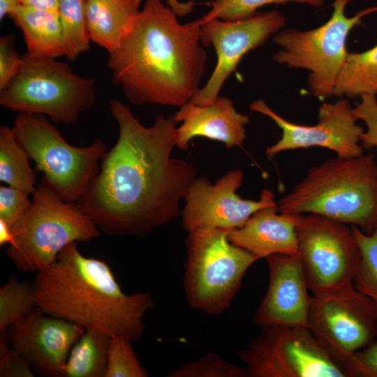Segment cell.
Wrapping results in <instances>:
<instances>
[{
    "mask_svg": "<svg viewBox=\"0 0 377 377\" xmlns=\"http://www.w3.org/2000/svg\"><path fill=\"white\" fill-rule=\"evenodd\" d=\"M31 284L36 307L45 313L132 341L142 338L145 315L154 308L147 292L124 293L106 262L82 255L77 242L36 272Z\"/></svg>",
    "mask_w": 377,
    "mask_h": 377,
    "instance_id": "3",
    "label": "cell"
},
{
    "mask_svg": "<svg viewBox=\"0 0 377 377\" xmlns=\"http://www.w3.org/2000/svg\"><path fill=\"white\" fill-rule=\"evenodd\" d=\"M19 0H0V19L2 20L3 17L13 13L15 9L20 6Z\"/></svg>",
    "mask_w": 377,
    "mask_h": 377,
    "instance_id": "39",
    "label": "cell"
},
{
    "mask_svg": "<svg viewBox=\"0 0 377 377\" xmlns=\"http://www.w3.org/2000/svg\"><path fill=\"white\" fill-rule=\"evenodd\" d=\"M352 0H334L330 20L314 29L278 31L273 43L281 49L273 60L290 68L309 71L307 86L313 96L326 98L333 96L338 76L348 52L346 41L350 31L362 23V18L377 11V6L363 9L347 17L345 8Z\"/></svg>",
    "mask_w": 377,
    "mask_h": 377,
    "instance_id": "9",
    "label": "cell"
},
{
    "mask_svg": "<svg viewBox=\"0 0 377 377\" xmlns=\"http://www.w3.org/2000/svg\"><path fill=\"white\" fill-rule=\"evenodd\" d=\"M29 157L17 140L12 128L0 126V181L32 194L36 188V175Z\"/></svg>",
    "mask_w": 377,
    "mask_h": 377,
    "instance_id": "24",
    "label": "cell"
},
{
    "mask_svg": "<svg viewBox=\"0 0 377 377\" xmlns=\"http://www.w3.org/2000/svg\"><path fill=\"white\" fill-rule=\"evenodd\" d=\"M307 327L344 369L357 351L376 339L377 315L371 301L352 287L311 297Z\"/></svg>",
    "mask_w": 377,
    "mask_h": 377,
    "instance_id": "12",
    "label": "cell"
},
{
    "mask_svg": "<svg viewBox=\"0 0 377 377\" xmlns=\"http://www.w3.org/2000/svg\"><path fill=\"white\" fill-rule=\"evenodd\" d=\"M57 10L61 27L64 56L74 61L90 47L85 0H59Z\"/></svg>",
    "mask_w": 377,
    "mask_h": 377,
    "instance_id": "25",
    "label": "cell"
},
{
    "mask_svg": "<svg viewBox=\"0 0 377 377\" xmlns=\"http://www.w3.org/2000/svg\"><path fill=\"white\" fill-rule=\"evenodd\" d=\"M31 195V208L13 228V241L6 249L19 271H42L68 244L99 237L101 230L79 203L63 200L43 180Z\"/></svg>",
    "mask_w": 377,
    "mask_h": 377,
    "instance_id": "5",
    "label": "cell"
},
{
    "mask_svg": "<svg viewBox=\"0 0 377 377\" xmlns=\"http://www.w3.org/2000/svg\"><path fill=\"white\" fill-rule=\"evenodd\" d=\"M357 241L361 258L353 281L354 287L372 302L377 315V224L371 234L350 225Z\"/></svg>",
    "mask_w": 377,
    "mask_h": 377,
    "instance_id": "26",
    "label": "cell"
},
{
    "mask_svg": "<svg viewBox=\"0 0 377 377\" xmlns=\"http://www.w3.org/2000/svg\"><path fill=\"white\" fill-rule=\"evenodd\" d=\"M285 22L284 16L276 10L258 12L240 20L214 19L201 22V44L214 47L217 62L206 84L189 101L200 106L213 104L219 96L224 82L236 70L242 57L263 45Z\"/></svg>",
    "mask_w": 377,
    "mask_h": 377,
    "instance_id": "14",
    "label": "cell"
},
{
    "mask_svg": "<svg viewBox=\"0 0 377 377\" xmlns=\"http://www.w3.org/2000/svg\"><path fill=\"white\" fill-rule=\"evenodd\" d=\"M10 17L23 32L27 53L52 58L64 56L58 10L20 5Z\"/></svg>",
    "mask_w": 377,
    "mask_h": 377,
    "instance_id": "21",
    "label": "cell"
},
{
    "mask_svg": "<svg viewBox=\"0 0 377 377\" xmlns=\"http://www.w3.org/2000/svg\"><path fill=\"white\" fill-rule=\"evenodd\" d=\"M289 2L319 8L324 4L325 0H211V9L200 20L202 23L214 19L240 20L253 16L258 8L265 5Z\"/></svg>",
    "mask_w": 377,
    "mask_h": 377,
    "instance_id": "28",
    "label": "cell"
},
{
    "mask_svg": "<svg viewBox=\"0 0 377 377\" xmlns=\"http://www.w3.org/2000/svg\"><path fill=\"white\" fill-rule=\"evenodd\" d=\"M269 273L267 291L255 314L258 325L306 327L311 297L299 255L265 258Z\"/></svg>",
    "mask_w": 377,
    "mask_h": 377,
    "instance_id": "17",
    "label": "cell"
},
{
    "mask_svg": "<svg viewBox=\"0 0 377 377\" xmlns=\"http://www.w3.org/2000/svg\"><path fill=\"white\" fill-rule=\"evenodd\" d=\"M166 377H246L244 369L228 362L214 353L187 362Z\"/></svg>",
    "mask_w": 377,
    "mask_h": 377,
    "instance_id": "30",
    "label": "cell"
},
{
    "mask_svg": "<svg viewBox=\"0 0 377 377\" xmlns=\"http://www.w3.org/2000/svg\"><path fill=\"white\" fill-rule=\"evenodd\" d=\"M175 121L182 122L177 128V145L181 150L188 148L189 142L200 136L223 142L226 149L242 147L246 138L245 126L249 115L237 112L228 97L219 96L207 106H200L188 101L175 113Z\"/></svg>",
    "mask_w": 377,
    "mask_h": 377,
    "instance_id": "18",
    "label": "cell"
},
{
    "mask_svg": "<svg viewBox=\"0 0 377 377\" xmlns=\"http://www.w3.org/2000/svg\"><path fill=\"white\" fill-rule=\"evenodd\" d=\"M110 337L85 330L70 351L62 377H105Z\"/></svg>",
    "mask_w": 377,
    "mask_h": 377,
    "instance_id": "22",
    "label": "cell"
},
{
    "mask_svg": "<svg viewBox=\"0 0 377 377\" xmlns=\"http://www.w3.org/2000/svg\"><path fill=\"white\" fill-rule=\"evenodd\" d=\"M278 211L277 203L259 209L243 226L229 231V240L258 259L273 254L299 255L298 214H279Z\"/></svg>",
    "mask_w": 377,
    "mask_h": 377,
    "instance_id": "19",
    "label": "cell"
},
{
    "mask_svg": "<svg viewBox=\"0 0 377 377\" xmlns=\"http://www.w3.org/2000/svg\"><path fill=\"white\" fill-rule=\"evenodd\" d=\"M161 0H146L108 66L134 105L181 107L200 89L207 54L201 20L181 24Z\"/></svg>",
    "mask_w": 377,
    "mask_h": 377,
    "instance_id": "2",
    "label": "cell"
},
{
    "mask_svg": "<svg viewBox=\"0 0 377 377\" xmlns=\"http://www.w3.org/2000/svg\"><path fill=\"white\" fill-rule=\"evenodd\" d=\"M127 337L111 336L105 377H146L148 373L141 365Z\"/></svg>",
    "mask_w": 377,
    "mask_h": 377,
    "instance_id": "29",
    "label": "cell"
},
{
    "mask_svg": "<svg viewBox=\"0 0 377 377\" xmlns=\"http://www.w3.org/2000/svg\"><path fill=\"white\" fill-rule=\"evenodd\" d=\"M85 329L38 307L9 326L8 344L40 376L62 377L70 351Z\"/></svg>",
    "mask_w": 377,
    "mask_h": 377,
    "instance_id": "16",
    "label": "cell"
},
{
    "mask_svg": "<svg viewBox=\"0 0 377 377\" xmlns=\"http://www.w3.org/2000/svg\"><path fill=\"white\" fill-rule=\"evenodd\" d=\"M355 108L354 114L357 120H362L366 126L361 142L367 147L377 148V99L376 94H363Z\"/></svg>",
    "mask_w": 377,
    "mask_h": 377,
    "instance_id": "32",
    "label": "cell"
},
{
    "mask_svg": "<svg viewBox=\"0 0 377 377\" xmlns=\"http://www.w3.org/2000/svg\"><path fill=\"white\" fill-rule=\"evenodd\" d=\"M142 0H85L91 40L105 49L115 50L131 28Z\"/></svg>",
    "mask_w": 377,
    "mask_h": 377,
    "instance_id": "20",
    "label": "cell"
},
{
    "mask_svg": "<svg viewBox=\"0 0 377 377\" xmlns=\"http://www.w3.org/2000/svg\"><path fill=\"white\" fill-rule=\"evenodd\" d=\"M230 230L210 228L188 232L183 286L190 307L208 315L223 313L248 269L258 259L232 243Z\"/></svg>",
    "mask_w": 377,
    "mask_h": 377,
    "instance_id": "6",
    "label": "cell"
},
{
    "mask_svg": "<svg viewBox=\"0 0 377 377\" xmlns=\"http://www.w3.org/2000/svg\"><path fill=\"white\" fill-rule=\"evenodd\" d=\"M377 94V44L362 52H348L333 96L355 98Z\"/></svg>",
    "mask_w": 377,
    "mask_h": 377,
    "instance_id": "23",
    "label": "cell"
},
{
    "mask_svg": "<svg viewBox=\"0 0 377 377\" xmlns=\"http://www.w3.org/2000/svg\"><path fill=\"white\" fill-rule=\"evenodd\" d=\"M7 346L5 334H0V377H34L28 363Z\"/></svg>",
    "mask_w": 377,
    "mask_h": 377,
    "instance_id": "34",
    "label": "cell"
},
{
    "mask_svg": "<svg viewBox=\"0 0 377 377\" xmlns=\"http://www.w3.org/2000/svg\"><path fill=\"white\" fill-rule=\"evenodd\" d=\"M35 307L31 284L11 276L0 288V334Z\"/></svg>",
    "mask_w": 377,
    "mask_h": 377,
    "instance_id": "27",
    "label": "cell"
},
{
    "mask_svg": "<svg viewBox=\"0 0 377 377\" xmlns=\"http://www.w3.org/2000/svg\"><path fill=\"white\" fill-rule=\"evenodd\" d=\"M110 110L118 139L78 203L105 234L145 237L180 216V201L197 168L171 156L177 145L174 115L158 114L147 127L118 100L110 101Z\"/></svg>",
    "mask_w": 377,
    "mask_h": 377,
    "instance_id": "1",
    "label": "cell"
},
{
    "mask_svg": "<svg viewBox=\"0 0 377 377\" xmlns=\"http://www.w3.org/2000/svg\"><path fill=\"white\" fill-rule=\"evenodd\" d=\"M296 231L307 288L313 296L354 287L361 254L351 227L319 214H298Z\"/></svg>",
    "mask_w": 377,
    "mask_h": 377,
    "instance_id": "11",
    "label": "cell"
},
{
    "mask_svg": "<svg viewBox=\"0 0 377 377\" xmlns=\"http://www.w3.org/2000/svg\"><path fill=\"white\" fill-rule=\"evenodd\" d=\"M45 115L19 112L13 131L42 180L68 202H79L100 170L107 153L105 143L95 140L87 147L66 142Z\"/></svg>",
    "mask_w": 377,
    "mask_h": 377,
    "instance_id": "8",
    "label": "cell"
},
{
    "mask_svg": "<svg viewBox=\"0 0 377 377\" xmlns=\"http://www.w3.org/2000/svg\"><path fill=\"white\" fill-rule=\"evenodd\" d=\"M249 108L263 114L281 129V138L267 147L269 159L283 151L320 147L334 151L337 157L351 158L363 154L361 138L364 128L357 124L353 108L345 97L323 103L318 109V122L314 126L293 123L273 111L262 99L253 101Z\"/></svg>",
    "mask_w": 377,
    "mask_h": 377,
    "instance_id": "13",
    "label": "cell"
},
{
    "mask_svg": "<svg viewBox=\"0 0 377 377\" xmlns=\"http://www.w3.org/2000/svg\"><path fill=\"white\" fill-rule=\"evenodd\" d=\"M22 57L15 51L13 38L4 36L0 38V91L5 89L20 72Z\"/></svg>",
    "mask_w": 377,
    "mask_h": 377,
    "instance_id": "33",
    "label": "cell"
},
{
    "mask_svg": "<svg viewBox=\"0 0 377 377\" xmlns=\"http://www.w3.org/2000/svg\"><path fill=\"white\" fill-rule=\"evenodd\" d=\"M168 7L176 14L177 17H184L188 15L196 5L193 0L188 2H182L179 0H166Z\"/></svg>",
    "mask_w": 377,
    "mask_h": 377,
    "instance_id": "36",
    "label": "cell"
},
{
    "mask_svg": "<svg viewBox=\"0 0 377 377\" xmlns=\"http://www.w3.org/2000/svg\"><path fill=\"white\" fill-rule=\"evenodd\" d=\"M20 72L0 91V105L18 112L43 114L71 124L96 100V80L75 74L56 58L26 53Z\"/></svg>",
    "mask_w": 377,
    "mask_h": 377,
    "instance_id": "7",
    "label": "cell"
},
{
    "mask_svg": "<svg viewBox=\"0 0 377 377\" xmlns=\"http://www.w3.org/2000/svg\"><path fill=\"white\" fill-rule=\"evenodd\" d=\"M243 175L241 170H230L214 184L205 177H195L184 197L180 214L185 230L237 228L259 209L276 203L267 188L261 191L258 200L242 198L236 191L242 184Z\"/></svg>",
    "mask_w": 377,
    "mask_h": 377,
    "instance_id": "15",
    "label": "cell"
},
{
    "mask_svg": "<svg viewBox=\"0 0 377 377\" xmlns=\"http://www.w3.org/2000/svg\"><path fill=\"white\" fill-rule=\"evenodd\" d=\"M277 205L283 214H319L371 234L377 224L375 154L337 156L311 167Z\"/></svg>",
    "mask_w": 377,
    "mask_h": 377,
    "instance_id": "4",
    "label": "cell"
},
{
    "mask_svg": "<svg viewBox=\"0 0 377 377\" xmlns=\"http://www.w3.org/2000/svg\"><path fill=\"white\" fill-rule=\"evenodd\" d=\"M21 5L42 10H57L59 0H19Z\"/></svg>",
    "mask_w": 377,
    "mask_h": 377,
    "instance_id": "37",
    "label": "cell"
},
{
    "mask_svg": "<svg viewBox=\"0 0 377 377\" xmlns=\"http://www.w3.org/2000/svg\"><path fill=\"white\" fill-rule=\"evenodd\" d=\"M344 369L348 376L377 377V337L363 350L357 351Z\"/></svg>",
    "mask_w": 377,
    "mask_h": 377,
    "instance_id": "35",
    "label": "cell"
},
{
    "mask_svg": "<svg viewBox=\"0 0 377 377\" xmlns=\"http://www.w3.org/2000/svg\"><path fill=\"white\" fill-rule=\"evenodd\" d=\"M29 193L8 186H0V219L12 229L21 221L31 208Z\"/></svg>",
    "mask_w": 377,
    "mask_h": 377,
    "instance_id": "31",
    "label": "cell"
},
{
    "mask_svg": "<svg viewBox=\"0 0 377 377\" xmlns=\"http://www.w3.org/2000/svg\"><path fill=\"white\" fill-rule=\"evenodd\" d=\"M259 335L236 352L246 377H346V370L306 327L262 326Z\"/></svg>",
    "mask_w": 377,
    "mask_h": 377,
    "instance_id": "10",
    "label": "cell"
},
{
    "mask_svg": "<svg viewBox=\"0 0 377 377\" xmlns=\"http://www.w3.org/2000/svg\"><path fill=\"white\" fill-rule=\"evenodd\" d=\"M13 238V229L6 222L0 219V246L10 244Z\"/></svg>",
    "mask_w": 377,
    "mask_h": 377,
    "instance_id": "38",
    "label": "cell"
}]
</instances>
